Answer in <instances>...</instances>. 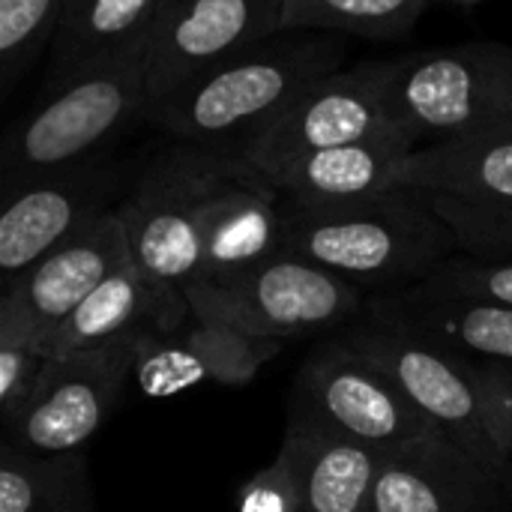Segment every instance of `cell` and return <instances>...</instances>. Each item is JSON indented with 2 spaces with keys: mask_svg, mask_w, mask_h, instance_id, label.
Returning <instances> with one entry per match:
<instances>
[{
  "mask_svg": "<svg viewBox=\"0 0 512 512\" xmlns=\"http://www.w3.org/2000/svg\"><path fill=\"white\" fill-rule=\"evenodd\" d=\"M402 129L390 108L387 60H366L315 81L276 123H270L243 156L270 171L303 153L375 138Z\"/></svg>",
  "mask_w": 512,
  "mask_h": 512,
  "instance_id": "11",
  "label": "cell"
},
{
  "mask_svg": "<svg viewBox=\"0 0 512 512\" xmlns=\"http://www.w3.org/2000/svg\"><path fill=\"white\" fill-rule=\"evenodd\" d=\"M435 0H282V30L408 39Z\"/></svg>",
  "mask_w": 512,
  "mask_h": 512,
  "instance_id": "23",
  "label": "cell"
},
{
  "mask_svg": "<svg viewBox=\"0 0 512 512\" xmlns=\"http://www.w3.org/2000/svg\"><path fill=\"white\" fill-rule=\"evenodd\" d=\"M396 186L459 201L512 204V117L420 144L399 165Z\"/></svg>",
  "mask_w": 512,
  "mask_h": 512,
  "instance_id": "17",
  "label": "cell"
},
{
  "mask_svg": "<svg viewBox=\"0 0 512 512\" xmlns=\"http://www.w3.org/2000/svg\"><path fill=\"white\" fill-rule=\"evenodd\" d=\"M282 345L195 315L174 330L144 327L135 333V387L150 399H168L201 384L243 387L279 357Z\"/></svg>",
  "mask_w": 512,
  "mask_h": 512,
  "instance_id": "15",
  "label": "cell"
},
{
  "mask_svg": "<svg viewBox=\"0 0 512 512\" xmlns=\"http://www.w3.org/2000/svg\"><path fill=\"white\" fill-rule=\"evenodd\" d=\"M276 33L282 0H168L144 51L150 102Z\"/></svg>",
  "mask_w": 512,
  "mask_h": 512,
  "instance_id": "13",
  "label": "cell"
},
{
  "mask_svg": "<svg viewBox=\"0 0 512 512\" xmlns=\"http://www.w3.org/2000/svg\"><path fill=\"white\" fill-rule=\"evenodd\" d=\"M510 501L512 474L486 465L435 426L381 456L369 512H507Z\"/></svg>",
  "mask_w": 512,
  "mask_h": 512,
  "instance_id": "14",
  "label": "cell"
},
{
  "mask_svg": "<svg viewBox=\"0 0 512 512\" xmlns=\"http://www.w3.org/2000/svg\"><path fill=\"white\" fill-rule=\"evenodd\" d=\"M153 324V291L129 261L117 273H111L90 297H84L75 312L57 324L45 339L42 351L48 357H66L75 351L99 348Z\"/></svg>",
  "mask_w": 512,
  "mask_h": 512,
  "instance_id": "22",
  "label": "cell"
},
{
  "mask_svg": "<svg viewBox=\"0 0 512 512\" xmlns=\"http://www.w3.org/2000/svg\"><path fill=\"white\" fill-rule=\"evenodd\" d=\"M333 336L390 375L402 393L462 447L486 465L512 474V459L492 438L471 354L423 333L381 294L369 297L363 312Z\"/></svg>",
  "mask_w": 512,
  "mask_h": 512,
  "instance_id": "5",
  "label": "cell"
},
{
  "mask_svg": "<svg viewBox=\"0 0 512 512\" xmlns=\"http://www.w3.org/2000/svg\"><path fill=\"white\" fill-rule=\"evenodd\" d=\"M285 249L360 291L399 294L459 255V240L426 192L396 186L345 204L285 198Z\"/></svg>",
  "mask_w": 512,
  "mask_h": 512,
  "instance_id": "2",
  "label": "cell"
},
{
  "mask_svg": "<svg viewBox=\"0 0 512 512\" xmlns=\"http://www.w3.org/2000/svg\"><path fill=\"white\" fill-rule=\"evenodd\" d=\"M123 192V171L105 156L0 189L3 279L24 273L75 231L114 210Z\"/></svg>",
  "mask_w": 512,
  "mask_h": 512,
  "instance_id": "12",
  "label": "cell"
},
{
  "mask_svg": "<svg viewBox=\"0 0 512 512\" xmlns=\"http://www.w3.org/2000/svg\"><path fill=\"white\" fill-rule=\"evenodd\" d=\"M60 84L3 141L0 189L87 159L144 120L150 93L144 57H117L57 75Z\"/></svg>",
  "mask_w": 512,
  "mask_h": 512,
  "instance_id": "4",
  "label": "cell"
},
{
  "mask_svg": "<svg viewBox=\"0 0 512 512\" xmlns=\"http://www.w3.org/2000/svg\"><path fill=\"white\" fill-rule=\"evenodd\" d=\"M342 57L336 33L282 30L153 99L144 120L171 141L243 153L315 81L342 69Z\"/></svg>",
  "mask_w": 512,
  "mask_h": 512,
  "instance_id": "1",
  "label": "cell"
},
{
  "mask_svg": "<svg viewBox=\"0 0 512 512\" xmlns=\"http://www.w3.org/2000/svg\"><path fill=\"white\" fill-rule=\"evenodd\" d=\"M285 249V195L246 156L213 195L201 231V267L192 288L231 285Z\"/></svg>",
  "mask_w": 512,
  "mask_h": 512,
  "instance_id": "16",
  "label": "cell"
},
{
  "mask_svg": "<svg viewBox=\"0 0 512 512\" xmlns=\"http://www.w3.org/2000/svg\"><path fill=\"white\" fill-rule=\"evenodd\" d=\"M390 108L420 144L512 117V45L462 42L387 60Z\"/></svg>",
  "mask_w": 512,
  "mask_h": 512,
  "instance_id": "6",
  "label": "cell"
},
{
  "mask_svg": "<svg viewBox=\"0 0 512 512\" xmlns=\"http://www.w3.org/2000/svg\"><path fill=\"white\" fill-rule=\"evenodd\" d=\"M165 6L168 0H69L54 36L57 75L102 60L144 57Z\"/></svg>",
  "mask_w": 512,
  "mask_h": 512,
  "instance_id": "20",
  "label": "cell"
},
{
  "mask_svg": "<svg viewBox=\"0 0 512 512\" xmlns=\"http://www.w3.org/2000/svg\"><path fill=\"white\" fill-rule=\"evenodd\" d=\"M477 390L498 450L512 459V363L474 357Z\"/></svg>",
  "mask_w": 512,
  "mask_h": 512,
  "instance_id": "29",
  "label": "cell"
},
{
  "mask_svg": "<svg viewBox=\"0 0 512 512\" xmlns=\"http://www.w3.org/2000/svg\"><path fill=\"white\" fill-rule=\"evenodd\" d=\"M135 381V336L51 357L18 420L0 432L27 453L87 450Z\"/></svg>",
  "mask_w": 512,
  "mask_h": 512,
  "instance_id": "9",
  "label": "cell"
},
{
  "mask_svg": "<svg viewBox=\"0 0 512 512\" xmlns=\"http://www.w3.org/2000/svg\"><path fill=\"white\" fill-rule=\"evenodd\" d=\"M237 512H300V483L288 450L279 447L276 459L240 486Z\"/></svg>",
  "mask_w": 512,
  "mask_h": 512,
  "instance_id": "28",
  "label": "cell"
},
{
  "mask_svg": "<svg viewBox=\"0 0 512 512\" xmlns=\"http://www.w3.org/2000/svg\"><path fill=\"white\" fill-rule=\"evenodd\" d=\"M0 512H99L87 450L45 456L0 441Z\"/></svg>",
  "mask_w": 512,
  "mask_h": 512,
  "instance_id": "21",
  "label": "cell"
},
{
  "mask_svg": "<svg viewBox=\"0 0 512 512\" xmlns=\"http://www.w3.org/2000/svg\"><path fill=\"white\" fill-rule=\"evenodd\" d=\"M417 147L420 141L411 132L396 129L375 138L303 153L264 174L282 189L288 201L345 204L396 189V171Z\"/></svg>",
  "mask_w": 512,
  "mask_h": 512,
  "instance_id": "18",
  "label": "cell"
},
{
  "mask_svg": "<svg viewBox=\"0 0 512 512\" xmlns=\"http://www.w3.org/2000/svg\"><path fill=\"white\" fill-rule=\"evenodd\" d=\"M423 285L474 297V300L512 306V261H483V258L459 252Z\"/></svg>",
  "mask_w": 512,
  "mask_h": 512,
  "instance_id": "26",
  "label": "cell"
},
{
  "mask_svg": "<svg viewBox=\"0 0 512 512\" xmlns=\"http://www.w3.org/2000/svg\"><path fill=\"white\" fill-rule=\"evenodd\" d=\"M444 3H453V6H480L486 0H444Z\"/></svg>",
  "mask_w": 512,
  "mask_h": 512,
  "instance_id": "30",
  "label": "cell"
},
{
  "mask_svg": "<svg viewBox=\"0 0 512 512\" xmlns=\"http://www.w3.org/2000/svg\"><path fill=\"white\" fill-rule=\"evenodd\" d=\"M69 0H0V81L9 87L54 45Z\"/></svg>",
  "mask_w": 512,
  "mask_h": 512,
  "instance_id": "24",
  "label": "cell"
},
{
  "mask_svg": "<svg viewBox=\"0 0 512 512\" xmlns=\"http://www.w3.org/2000/svg\"><path fill=\"white\" fill-rule=\"evenodd\" d=\"M288 417H303L378 453L402 450L435 429V423L354 348L327 336L294 378Z\"/></svg>",
  "mask_w": 512,
  "mask_h": 512,
  "instance_id": "8",
  "label": "cell"
},
{
  "mask_svg": "<svg viewBox=\"0 0 512 512\" xmlns=\"http://www.w3.org/2000/svg\"><path fill=\"white\" fill-rule=\"evenodd\" d=\"M240 162V150L174 141L147 159L126 186L117 213L132 264L153 291V330H174L192 318L186 291L201 267L204 216Z\"/></svg>",
  "mask_w": 512,
  "mask_h": 512,
  "instance_id": "3",
  "label": "cell"
},
{
  "mask_svg": "<svg viewBox=\"0 0 512 512\" xmlns=\"http://www.w3.org/2000/svg\"><path fill=\"white\" fill-rule=\"evenodd\" d=\"M432 207L453 228L459 252L483 261H512V204L459 201L429 195Z\"/></svg>",
  "mask_w": 512,
  "mask_h": 512,
  "instance_id": "25",
  "label": "cell"
},
{
  "mask_svg": "<svg viewBox=\"0 0 512 512\" xmlns=\"http://www.w3.org/2000/svg\"><path fill=\"white\" fill-rule=\"evenodd\" d=\"M282 450L297 471L300 512H369L384 453L303 417H288Z\"/></svg>",
  "mask_w": 512,
  "mask_h": 512,
  "instance_id": "19",
  "label": "cell"
},
{
  "mask_svg": "<svg viewBox=\"0 0 512 512\" xmlns=\"http://www.w3.org/2000/svg\"><path fill=\"white\" fill-rule=\"evenodd\" d=\"M48 360L36 345H0V432L18 420Z\"/></svg>",
  "mask_w": 512,
  "mask_h": 512,
  "instance_id": "27",
  "label": "cell"
},
{
  "mask_svg": "<svg viewBox=\"0 0 512 512\" xmlns=\"http://www.w3.org/2000/svg\"><path fill=\"white\" fill-rule=\"evenodd\" d=\"M189 309L207 324H222L255 339L333 336L366 306V291L294 252L261 264L219 288H189Z\"/></svg>",
  "mask_w": 512,
  "mask_h": 512,
  "instance_id": "7",
  "label": "cell"
},
{
  "mask_svg": "<svg viewBox=\"0 0 512 512\" xmlns=\"http://www.w3.org/2000/svg\"><path fill=\"white\" fill-rule=\"evenodd\" d=\"M129 261V237L114 207L54 246L24 273L3 279L0 345L39 348L42 339L63 324L84 297H90Z\"/></svg>",
  "mask_w": 512,
  "mask_h": 512,
  "instance_id": "10",
  "label": "cell"
}]
</instances>
